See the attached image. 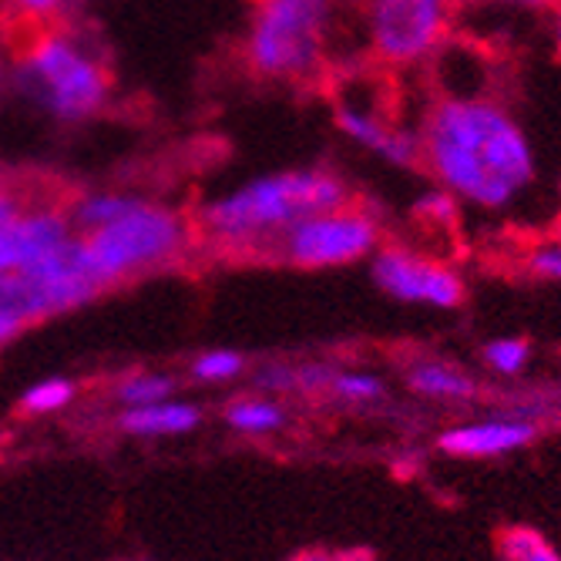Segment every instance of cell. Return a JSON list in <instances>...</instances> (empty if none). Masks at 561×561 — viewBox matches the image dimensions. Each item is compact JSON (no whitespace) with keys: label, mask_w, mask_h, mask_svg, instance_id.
Listing matches in <instances>:
<instances>
[{"label":"cell","mask_w":561,"mask_h":561,"mask_svg":"<svg viewBox=\"0 0 561 561\" xmlns=\"http://www.w3.org/2000/svg\"><path fill=\"white\" fill-rule=\"evenodd\" d=\"M417 138L421 162L440 188L474 209H507L535 185L538 165L525 128L484 94L434 101Z\"/></svg>","instance_id":"1"},{"label":"cell","mask_w":561,"mask_h":561,"mask_svg":"<svg viewBox=\"0 0 561 561\" xmlns=\"http://www.w3.org/2000/svg\"><path fill=\"white\" fill-rule=\"evenodd\" d=\"M343 202H350V188L330 172H279L188 216L192 242L219 260L273 263L286 229Z\"/></svg>","instance_id":"2"},{"label":"cell","mask_w":561,"mask_h":561,"mask_svg":"<svg viewBox=\"0 0 561 561\" xmlns=\"http://www.w3.org/2000/svg\"><path fill=\"white\" fill-rule=\"evenodd\" d=\"M78 249L88 273L105 293L108 286L182 266L195 252V242L188 216L165 206H148L138 198L115 222L78 236Z\"/></svg>","instance_id":"3"},{"label":"cell","mask_w":561,"mask_h":561,"mask_svg":"<svg viewBox=\"0 0 561 561\" xmlns=\"http://www.w3.org/2000/svg\"><path fill=\"white\" fill-rule=\"evenodd\" d=\"M18 58L31 91L58 118H88L108 101V61L94 47H88L84 34L71 31L68 24H58L34 37L24 50H18Z\"/></svg>","instance_id":"4"},{"label":"cell","mask_w":561,"mask_h":561,"mask_svg":"<svg viewBox=\"0 0 561 561\" xmlns=\"http://www.w3.org/2000/svg\"><path fill=\"white\" fill-rule=\"evenodd\" d=\"M333 0H263L245 37L252 75L306 84L320 78L327 61Z\"/></svg>","instance_id":"5"},{"label":"cell","mask_w":561,"mask_h":561,"mask_svg":"<svg viewBox=\"0 0 561 561\" xmlns=\"http://www.w3.org/2000/svg\"><path fill=\"white\" fill-rule=\"evenodd\" d=\"M98 293L101 286L94 283V276L81 260L78 236H71L55 252H47V256L14 273H0V299L11 306L24 327L68 313L75 306L94 299Z\"/></svg>","instance_id":"6"},{"label":"cell","mask_w":561,"mask_h":561,"mask_svg":"<svg viewBox=\"0 0 561 561\" xmlns=\"http://www.w3.org/2000/svg\"><path fill=\"white\" fill-rule=\"evenodd\" d=\"M380 245V226L377 219L353 206V198L336 209L317 213L299 219L286 236L279 239L276 263L296 266V270H333L360 263Z\"/></svg>","instance_id":"7"},{"label":"cell","mask_w":561,"mask_h":561,"mask_svg":"<svg viewBox=\"0 0 561 561\" xmlns=\"http://www.w3.org/2000/svg\"><path fill=\"white\" fill-rule=\"evenodd\" d=\"M370 55L390 68H411L434 58L450 34L447 0H367Z\"/></svg>","instance_id":"8"},{"label":"cell","mask_w":561,"mask_h":561,"mask_svg":"<svg viewBox=\"0 0 561 561\" xmlns=\"http://www.w3.org/2000/svg\"><path fill=\"white\" fill-rule=\"evenodd\" d=\"M374 283L414 306H434V310H454L465 302V279L457 276L447 263H437L431 256H421L414 249L387 245L374 256Z\"/></svg>","instance_id":"9"},{"label":"cell","mask_w":561,"mask_h":561,"mask_svg":"<svg viewBox=\"0 0 561 561\" xmlns=\"http://www.w3.org/2000/svg\"><path fill=\"white\" fill-rule=\"evenodd\" d=\"M538 427L525 417H481L468 424H454L440 434L437 447L450 457H468V461H484V457L515 454L535 440Z\"/></svg>","instance_id":"10"},{"label":"cell","mask_w":561,"mask_h":561,"mask_svg":"<svg viewBox=\"0 0 561 561\" xmlns=\"http://www.w3.org/2000/svg\"><path fill=\"white\" fill-rule=\"evenodd\" d=\"M336 118H340V128L353 141H360L364 148L377 151V156H383L387 162L407 165V169L421 162L417 131H403V128L390 125L380 112H370L367 105H356V101H343Z\"/></svg>","instance_id":"11"},{"label":"cell","mask_w":561,"mask_h":561,"mask_svg":"<svg viewBox=\"0 0 561 561\" xmlns=\"http://www.w3.org/2000/svg\"><path fill=\"white\" fill-rule=\"evenodd\" d=\"M202 424V411L182 397H165L156 403L125 407L118 414V427L131 437L145 440H165V437H185Z\"/></svg>","instance_id":"12"},{"label":"cell","mask_w":561,"mask_h":561,"mask_svg":"<svg viewBox=\"0 0 561 561\" xmlns=\"http://www.w3.org/2000/svg\"><path fill=\"white\" fill-rule=\"evenodd\" d=\"M75 4L78 0H4L0 4V41L18 55L34 37L68 24Z\"/></svg>","instance_id":"13"},{"label":"cell","mask_w":561,"mask_h":561,"mask_svg":"<svg viewBox=\"0 0 561 561\" xmlns=\"http://www.w3.org/2000/svg\"><path fill=\"white\" fill-rule=\"evenodd\" d=\"M407 383L417 397L427 400H444V403H465L478 393L474 380L457 370L454 364L444 360H414L411 370H407Z\"/></svg>","instance_id":"14"},{"label":"cell","mask_w":561,"mask_h":561,"mask_svg":"<svg viewBox=\"0 0 561 561\" xmlns=\"http://www.w3.org/2000/svg\"><path fill=\"white\" fill-rule=\"evenodd\" d=\"M226 424L236 434L245 437H270L279 434L286 424V407L273 397V393H249V397H236L226 411Z\"/></svg>","instance_id":"15"},{"label":"cell","mask_w":561,"mask_h":561,"mask_svg":"<svg viewBox=\"0 0 561 561\" xmlns=\"http://www.w3.org/2000/svg\"><path fill=\"white\" fill-rule=\"evenodd\" d=\"M71 195L61 192L55 182L37 175H0V226H8L21 213L44 206V202H68Z\"/></svg>","instance_id":"16"},{"label":"cell","mask_w":561,"mask_h":561,"mask_svg":"<svg viewBox=\"0 0 561 561\" xmlns=\"http://www.w3.org/2000/svg\"><path fill=\"white\" fill-rule=\"evenodd\" d=\"M112 397H115V403H122V411L125 407L156 403V400L175 397V380L159 370H135V374H125L112 387Z\"/></svg>","instance_id":"17"},{"label":"cell","mask_w":561,"mask_h":561,"mask_svg":"<svg viewBox=\"0 0 561 561\" xmlns=\"http://www.w3.org/2000/svg\"><path fill=\"white\" fill-rule=\"evenodd\" d=\"M497 558L501 561H561V551L541 531L515 525V528L501 531Z\"/></svg>","instance_id":"18"},{"label":"cell","mask_w":561,"mask_h":561,"mask_svg":"<svg viewBox=\"0 0 561 561\" xmlns=\"http://www.w3.org/2000/svg\"><path fill=\"white\" fill-rule=\"evenodd\" d=\"M75 403V383L65 377H50L34 383L31 390H24L21 397V411L31 417H50V414H61Z\"/></svg>","instance_id":"19"},{"label":"cell","mask_w":561,"mask_h":561,"mask_svg":"<svg viewBox=\"0 0 561 561\" xmlns=\"http://www.w3.org/2000/svg\"><path fill=\"white\" fill-rule=\"evenodd\" d=\"M327 390L343 403L364 407V403H374L383 397V380L367 370H333Z\"/></svg>","instance_id":"20"},{"label":"cell","mask_w":561,"mask_h":561,"mask_svg":"<svg viewBox=\"0 0 561 561\" xmlns=\"http://www.w3.org/2000/svg\"><path fill=\"white\" fill-rule=\"evenodd\" d=\"M531 346L522 336H501L484 346V364L501 377H518L528 367Z\"/></svg>","instance_id":"21"},{"label":"cell","mask_w":561,"mask_h":561,"mask_svg":"<svg viewBox=\"0 0 561 561\" xmlns=\"http://www.w3.org/2000/svg\"><path fill=\"white\" fill-rule=\"evenodd\" d=\"M245 370V360L236 350H206L192 360V377L202 383H229Z\"/></svg>","instance_id":"22"},{"label":"cell","mask_w":561,"mask_h":561,"mask_svg":"<svg viewBox=\"0 0 561 561\" xmlns=\"http://www.w3.org/2000/svg\"><path fill=\"white\" fill-rule=\"evenodd\" d=\"M417 216H421L424 222H431L434 229H437V226H454V222H457V198H454L447 188L427 192V195L417 202Z\"/></svg>","instance_id":"23"},{"label":"cell","mask_w":561,"mask_h":561,"mask_svg":"<svg viewBox=\"0 0 561 561\" xmlns=\"http://www.w3.org/2000/svg\"><path fill=\"white\" fill-rule=\"evenodd\" d=\"M528 270H531L535 276H541V279L561 283V242H548V245L531 249Z\"/></svg>","instance_id":"24"},{"label":"cell","mask_w":561,"mask_h":561,"mask_svg":"<svg viewBox=\"0 0 561 561\" xmlns=\"http://www.w3.org/2000/svg\"><path fill=\"white\" fill-rule=\"evenodd\" d=\"M21 330H27L18 317H14V310H11V306L4 302V299H0V350H4Z\"/></svg>","instance_id":"25"},{"label":"cell","mask_w":561,"mask_h":561,"mask_svg":"<svg viewBox=\"0 0 561 561\" xmlns=\"http://www.w3.org/2000/svg\"><path fill=\"white\" fill-rule=\"evenodd\" d=\"M293 561H350V558L333 554V551H302V554H296Z\"/></svg>","instance_id":"26"},{"label":"cell","mask_w":561,"mask_h":561,"mask_svg":"<svg viewBox=\"0 0 561 561\" xmlns=\"http://www.w3.org/2000/svg\"><path fill=\"white\" fill-rule=\"evenodd\" d=\"M504 4H512V8H528V11H535V8H545L548 0H504Z\"/></svg>","instance_id":"27"},{"label":"cell","mask_w":561,"mask_h":561,"mask_svg":"<svg viewBox=\"0 0 561 561\" xmlns=\"http://www.w3.org/2000/svg\"><path fill=\"white\" fill-rule=\"evenodd\" d=\"M554 47H558V55H561V18H558V24H554Z\"/></svg>","instance_id":"28"},{"label":"cell","mask_w":561,"mask_h":561,"mask_svg":"<svg viewBox=\"0 0 561 561\" xmlns=\"http://www.w3.org/2000/svg\"><path fill=\"white\" fill-rule=\"evenodd\" d=\"M554 242H561V216H558V222H554Z\"/></svg>","instance_id":"29"},{"label":"cell","mask_w":561,"mask_h":561,"mask_svg":"<svg viewBox=\"0 0 561 561\" xmlns=\"http://www.w3.org/2000/svg\"><path fill=\"white\" fill-rule=\"evenodd\" d=\"M450 8H457V4H474V0H447Z\"/></svg>","instance_id":"30"},{"label":"cell","mask_w":561,"mask_h":561,"mask_svg":"<svg viewBox=\"0 0 561 561\" xmlns=\"http://www.w3.org/2000/svg\"><path fill=\"white\" fill-rule=\"evenodd\" d=\"M252 4H263V0H252Z\"/></svg>","instance_id":"31"},{"label":"cell","mask_w":561,"mask_h":561,"mask_svg":"<svg viewBox=\"0 0 561 561\" xmlns=\"http://www.w3.org/2000/svg\"><path fill=\"white\" fill-rule=\"evenodd\" d=\"M554 4H558V8H561V0H554Z\"/></svg>","instance_id":"32"}]
</instances>
